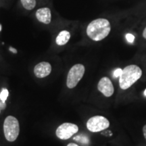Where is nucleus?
I'll return each mask as SVG.
<instances>
[{
    "instance_id": "obj_21",
    "label": "nucleus",
    "mask_w": 146,
    "mask_h": 146,
    "mask_svg": "<svg viewBox=\"0 0 146 146\" xmlns=\"http://www.w3.org/2000/svg\"><path fill=\"white\" fill-rule=\"evenodd\" d=\"M144 94H145V96H146V89L145 90V91H144Z\"/></svg>"
},
{
    "instance_id": "obj_2",
    "label": "nucleus",
    "mask_w": 146,
    "mask_h": 146,
    "mask_svg": "<svg viewBox=\"0 0 146 146\" xmlns=\"http://www.w3.org/2000/svg\"><path fill=\"white\" fill-rule=\"evenodd\" d=\"M142 75L141 69L137 65H129L123 70L119 77L120 87L123 90L131 87Z\"/></svg>"
},
{
    "instance_id": "obj_17",
    "label": "nucleus",
    "mask_w": 146,
    "mask_h": 146,
    "mask_svg": "<svg viewBox=\"0 0 146 146\" xmlns=\"http://www.w3.org/2000/svg\"><path fill=\"white\" fill-rule=\"evenodd\" d=\"M9 50H10V52H12V53H14V54H17V50H16L15 48H13V47H10Z\"/></svg>"
},
{
    "instance_id": "obj_15",
    "label": "nucleus",
    "mask_w": 146,
    "mask_h": 146,
    "mask_svg": "<svg viewBox=\"0 0 146 146\" xmlns=\"http://www.w3.org/2000/svg\"><path fill=\"white\" fill-rule=\"evenodd\" d=\"M126 39H127L128 42H129V43H133V42L134 41L135 36H133L132 34L128 33L126 35Z\"/></svg>"
},
{
    "instance_id": "obj_8",
    "label": "nucleus",
    "mask_w": 146,
    "mask_h": 146,
    "mask_svg": "<svg viewBox=\"0 0 146 146\" xmlns=\"http://www.w3.org/2000/svg\"><path fill=\"white\" fill-rule=\"evenodd\" d=\"M52 66L47 62H41L34 68V74L36 77L42 78L49 76L52 72Z\"/></svg>"
},
{
    "instance_id": "obj_12",
    "label": "nucleus",
    "mask_w": 146,
    "mask_h": 146,
    "mask_svg": "<svg viewBox=\"0 0 146 146\" xmlns=\"http://www.w3.org/2000/svg\"><path fill=\"white\" fill-rule=\"evenodd\" d=\"M74 139L76 141H78L79 142V143H81V144H83V145H87V144H89V138L87 137V136L83 135L75 137L74 138Z\"/></svg>"
},
{
    "instance_id": "obj_10",
    "label": "nucleus",
    "mask_w": 146,
    "mask_h": 146,
    "mask_svg": "<svg viewBox=\"0 0 146 146\" xmlns=\"http://www.w3.org/2000/svg\"><path fill=\"white\" fill-rule=\"evenodd\" d=\"M70 38V33L67 31H62L58 35L56 39V42L58 45H66L69 41Z\"/></svg>"
},
{
    "instance_id": "obj_11",
    "label": "nucleus",
    "mask_w": 146,
    "mask_h": 146,
    "mask_svg": "<svg viewBox=\"0 0 146 146\" xmlns=\"http://www.w3.org/2000/svg\"><path fill=\"white\" fill-rule=\"evenodd\" d=\"M22 5L27 10H31L36 5V0H21Z\"/></svg>"
},
{
    "instance_id": "obj_18",
    "label": "nucleus",
    "mask_w": 146,
    "mask_h": 146,
    "mask_svg": "<svg viewBox=\"0 0 146 146\" xmlns=\"http://www.w3.org/2000/svg\"><path fill=\"white\" fill-rule=\"evenodd\" d=\"M143 136L145 139H146V125L144 126L143 128Z\"/></svg>"
},
{
    "instance_id": "obj_5",
    "label": "nucleus",
    "mask_w": 146,
    "mask_h": 146,
    "mask_svg": "<svg viewBox=\"0 0 146 146\" xmlns=\"http://www.w3.org/2000/svg\"><path fill=\"white\" fill-rule=\"evenodd\" d=\"M110 127V122L104 116H95L87 120V128L89 131L98 133L106 130Z\"/></svg>"
},
{
    "instance_id": "obj_19",
    "label": "nucleus",
    "mask_w": 146,
    "mask_h": 146,
    "mask_svg": "<svg viewBox=\"0 0 146 146\" xmlns=\"http://www.w3.org/2000/svg\"><path fill=\"white\" fill-rule=\"evenodd\" d=\"M67 146H79V145H78L77 144L74 143H70L68 144V145H67Z\"/></svg>"
},
{
    "instance_id": "obj_3",
    "label": "nucleus",
    "mask_w": 146,
    "mask_h": 146,
    "mask_svg": "<svg viewBox=\"0 0 146 146\" xmlns=\"http://www.w3.org/2000/svg\"><path fill=\"white\" fill-rule=\"evenodd\" d=\"M3 133L7 141L13 142L17 139L20 133V125L17 118L13 116L5 118L3 123Z\"/></svg>"
},
{
    "instance_id": "obj_20",
    "label": "nucleus",
    "mask_w": 146,
    "mask_h": 146,
    "mask_svg": "<svg viewBox=\"0 0 146 146\" xmlns=\"http://www.w3.org/2000/svg\"><path fill=\"white\" fill-rule=\"evenodd\" d=\"M143 37L145 38V39H146V27H145V29H144V31L143 32Z\"/></svg>"
},
{
    "instance_id": "obj_14",
    "label": "nucleus",
    "mask_w": 146,
    "mask_h": 146,
    "mask_svg": "<svg viewBox=\"0 0 146 146\" xmlns=\"http://www.w3.org/2000/svg\"><path fill=\"white\" fill-rule=\"evenodd\" d=\"M122 72H123V70H122L121 68H117L114 71L113 75H114L115 78L120 77V75H121V74H122Z\"/></svg>"
},
{
    "instance_id": "obj_22",
    "label": "nucleus",
    "mask_w": 146,
    "mask_h": 146,
    "mask_svg": "<svg viewBox=\"0 0 146 146\" xmlns=\"http://www.w3.org/2000/svg\"><path fill=\"white\" fill-rule=\"evenodd\" d=\"M1 31V25H0V31Z\"/></svg>"
},
{
    "instance_id": "obj_9",
    "label": "nucleus",
    "mask_w": 146,
    "mask_h": 146,
    "mask_svg": "<svg viewBox=\"0 0 146 146\" xmlns=\"http://www.w3.org/2000/svg\"><path fill=\"white\" fill-rule=\"evenodd\" d=\"M36 18L41 23L48 25L52 21V13L51 10L48 8H42L36 10Z\"/></svg>"
},
{
    "instance_id": "obj_6",
    "label": "nucleus",
    "mask_w": 146,
    "mask_h": 146,
    "mask_svg": "<svg viewBox=\"0 0 146 146\" xmlns=\"http://www.w3.org/2000/svg\"><path fill=\"white\" fill-rule=\"evenodd\" d=\"M78 131V126L75 124L65 123L62 124L57 128L56 131V136L58 138L62 140H66L70 139Z\"/></svg>"
},
{
    "instance_id": "obj_4",
    "label": "nucleus",
    "mask_w": 146,
    "mask_h": 146,
    "mask_svg": "<svg viewBox=\"0 0 146 146\" xmlns=\"http://www.w3.org/2000/svg\"><path fill=\"white\" fill-rule=\"evenodd\" d=\"M85 72V66L81 64H77L73 66L70 69L67 75L66 86L68 88H74L83 77Z\"/></svg>"
},
{
    "instance_id": "obj_16",
    "label": "nucleus",
    "mask_w": 146,
    "mask_h": 146,
    "mask_svg": "<svg viewBox=\"0 0 146 146\" xmlns=\"http://www.w3.org/2000/svg\"><path fill=\"white\" fill-rule=\"evenodd\" d=\"M6 106H7V105H6V103H5V102L0 101V114H1V111L6 108Z\"/></svg>"
},
{
    "instance_id": "obj_1",
    "label": "nucleus",
    "mask_w": 146,
    "mask_h": 146,
    "mask_svg": "<svg viewBox=\"0 0 146 146\" xmlns=\"http://www.w3.org/2000/svg\"><path fill=\"white\" fill-rule=\"evenodd\" d=\"M111 31L110 22L104 18H98L89 24L87 34L91 39L99 41L105 39Z\"/></svg>"
},
{
    "instance_id": "obj_13",
    "label": "nucleus",
    "mask_w": 146,
    "mask_h": 146,
    "mask_svg": "<svg viewBox=\"0 0 146 146\" xmlns=\"http://www.w3.org/2000/svg\"><path fill=\"white\" fill-rule=\"evenodd\" d=\"M8 96H9V91L8 89H2V91H1V93H0V100L3 102H5Z\"/></svg>"
},
{
    "instance_id": "obj_7",
    "label": "nucleus",
    "mask_w": 146,
    "mask_h": 146,
    "mask_svg": "<svg viewBox=\"0 0 146 146\" xmlns=\"http://www.w3.org/2000/svg\"><path fill=\"white\" fill-rule=\"evenodd\" d=\"M98 89L104 96L106 97H111L114 92L113 84L108 77H102L98 85Z\"/></svg>"
}]
</instances>
